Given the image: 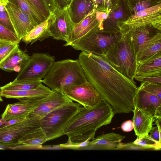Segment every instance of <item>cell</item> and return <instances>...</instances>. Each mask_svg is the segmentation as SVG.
Instances as JSON below:
<instances>
[{"instance_id":"6da1fadb","label":"cell","mask_w":161,"mask_h":161,"mask_svg":"<svg viewBox=\"0 0 161 161\" xmlns=\"http://www.w3.org/2000/svg\"><path fill=\"white\" fill-rule=\"evenodd\" d=\"M78 60L87 80L115 114L133 112L137 88L134 80L117 70L104 55L82 51Z\"/></svg>"},{"instance_id":"7a4b0ae2","label":"cell","mask_w":161,"mask_h":161,"mask_svg":"<svg viewBox=\"0 0 161 161\" xmlns=\"http://www.w3.org/2000/svg\"><path fill=\"white\" fill-rule=\"evenodd\" d=\"M114 114L111 106L104 99L92 107H83L64 129L63 134L68 139L62 146L75 147L80 143L93 140L96 130L110 124Z\"/></svg>"},{"instance_id":"3957f363","label":"cell","mask_w":161,"mask_h":161,"mask_svg":"<svg viewBox=\"0 0 161 161\" xmlns=\"http://www.w3.org/2000/svg\"><path fill=\"white\" fill-rule=\"evenodd\" d=\"M88 81L78 59L54 62L42 82L52 90L62 93L65 88Z\"/></svg>"},{"instance_id":"277c9868","label":"cell","mask_w":161,"mask_h":161,"mask_svg":"<svg viewBox=\"0 0 161 161\" xmlns=\"http://www.w3.org/2000/svg\"><path fill=\"white\" fill-rule=\"evenodd\" d=\"M114 43L104 56L110 64L124 75L134 80L137 62L136 54L125 33Z\"/></svg>"},{"instance_id":"5b68a950","label":"cell","mask_w":161,"mask_h":161,"mask_svg":"<svg viewBox=\"0 0 161 161\" xmlns=\"http://www.w3.org/2000/svg\"><path fill=\"white\" fill-rule=\"evenodd\" d=\"M82 107L78 103H69L53 110L41 119V127L47 141L64 135V129Z\"/></svg>"},{"instance_id":"8992f818","label":"cell","mask_w":161,"mask_h":161,"mask_svg":"<svg viewBox=\"0 0 161 161\" xmlns=\"http://www.w3.org/2000/svg\"><path fill=\"white\" fill-rule=\"evenodd\" d=\"M121 31L104 32L94 31L71 46L75 49L105 55L110 47L121 38Z\"/></svg>"},{"instance_id":"52a82bcc","label":"cell","mask_w":161,"mask_h":161,"mask_svg":"<svg viewBox=\"0 0 161 161\" xmlns=\"http://www.w3.org/2000/svg\"><path fill=\"white\" fill-rule=\"evenodd\" d=\"M55 58L48 54L34 53L19 73L14 82L42 80L55 62Z\"/></svg>"},{"instance_id":"ba28073f","label":"cell","mask_w":161,"mask_h":161,"mask_svg":"<svg viewBox=\"0 0 161 161\" xmlns=\"http://www.w3.org/2000/svg\"><path fill=\"white\" fill-rule=\"evenodd\" d=\"M40 120L28 117L13 124L0 127V145L18 146L19 140L26 135L41 128Z\"/></svg>"},{"instance_id":"9c48e42d","label":"cell","mask_w":161,"mask_h":161,"mask_svg":"<svg viewBox=\"0 0 161 161\" xmlns=\"http://www.w3.org/2000/svg\"><path fill=\"white\" fill-rule=\"evenodd\" d=\"M109 12L94 11L76 25L64 46H71L81 38L97 31H103V22Z\"/></svg>"},{"instance_id":"30bf717a","label":"cell","mask_w":161,"mask_h":161,"mask_svg":"<svg viewBox=\"0 0 161 161\" xmlns=\"http://www.w3.org/2000/svg\"><path fill=\"white\" fill-rule=\"evenodd\" d=\"M48 18L52 37L67 42L75 26L70 17L68 7L62 9L56 7Z\"/></svg>"},{"instance_id":"8fae6325","label":"cell","mask_w":161,"mask_h":161,"mask_svg":"<svg viewBox=\"0 0 161 161\" xmlns=\"http://www.w3.org/2000/svg\"><path fill=\"white\" fill-rule=\"evenodd\" d=\"M62 93L73 101L86 107L93 106L103 99L88 81L79 85L70 86L64 89Z\"/></svg>"},{"instance_id":"7c38bea8","label":"cell","mask_w":161,"mask_h":161,"mask_svg":"<svg viewBox=\"0 0 161 161\" xmlns=\"http://www.w3.org/2000/svg\"><path fill=\"white\" fill-rule=\"evenodd\" d=\"M48 95L20 98L18 99L19 102L8 104L2 114V119L8 121L26 118L31 112L47 98Z\"/></svg>"},{"instance_id":"4fadbf2b","label":"cell","mask_w":161,"mask_h":161,"mask_svg":"<svg viewBox=\"0 0 161 161\" xmlns=\"http://www.w3.org/2000/svg\"><path fill=\"white\" fill-rule=\"evenodd\" d=\"M161 24V3L137 12L121 23L120 31L126 34L143 25Z\"/></svg>"},{"instance_id":"5bb4252c","label":"cell","mask_w":161,"mask_h":161,"mask_svg":"<svg viewBox=\"0 0 161 161\" xmlns=\"http://www.w3.org/2000/svg\"><path fill=\"white\" fill-rule=\"evenodd\" d=\"M6 8L17 35L22 38L37 25L16 4L8 1Z\"/></svg>"},{"instance_id":"9a60e30c","label":"cell","mask_w":161,"mask_h":161,"mask_svg":"<svg viewBox=\"0 0 161 161\" xmlns=\"http://www.w3.org/2000/svg\"><path fill=\"white\" fill-rule=\"evenodd\" d=\"M135 107L153 117L161 119V98L145 90L141 85L137 87Z\"/></svg>"},{"instance_id":"2e32d148","label":"cell","mask_w":161,"mask_h":161,"mask_svg":"<svg viewBox=\"0 0 161 161\" xmlns=\"http://www.w3.org/2000/svg\"><path fill=\"white\" fill-rule=\"evenodd\" d=\"M72 102V100L63 93L53 91L49 95L47 98L31 112L27 117H33L40 120L53 110Z\"/></svg>"},{"instance_id":"e0dca14e","label":"cell","mask_w":161,"mask_h":161,"mask_svg":"<svg viewBox=\"0 0 161 161\" xmlns=\"http://www.w3.org/2000/svg\"><path fill=\"white\" fill-rule=\"evenodd\" d=\"M161 33V24H150L140 26L126 34L136 54L139 46Z\"/></svg>"},{"instance_id":"ac0fdd59","label":"cell","mask_w":161,"mask_h":161,"mask_svg":"<svg viewBox=\"0 0 161 161\" xmlns=\"http://www.w3.org/2000/svg\"><path fill=\"white\" fill-rule=\"evenodd\" d=\"M123 0H120L117 6L112 9L103 22V30L104 32L120 31L121 23L129 17Z\"/></svg>"},{"instance_id":"d6986e66","label":"cell","mask_w":161,"mask_h":161,"mask_svg":"<svg viewBox=\"0 0 161 161\" xmlns=\"http://www.w3.org/2000/svg\"><path fill=\"white\" fill-rule=\"evenodd\" d=\"M125 137L114 132L103 134L90 141L87 147L98 150H118Z\"/></svg>"},{"instance_id":"ffe728a7","label":"cell","mask_w":161,"mask_h":161,"mask_svg":"<svg viewBox=\"0 0 161 161\" xmlns=\"http://www.w3.org/2000/svg\"><path fill=\"white\" fill-rule=\"evenodd\" d=\"M30 56L18 46L9 56L0 64V69L8 72L19 73L24 67Z\"/></svg>"},{"instance_id":"44dd1931","label":"cell","mask_w":161,"mask_h":161,"mask_svg":"<svg viewBox=\"0 0 161 161\" xmlns=\"http://www.w3.org/2000/svg\"><path fill=\"white\" fill-rule=\"evenodd\" d=\"M133 112V129L137 137H142L149 135L155 119L136 107Z\"/></svg>"},{"instance_id":"7402d4cb","label":"cell","mask_w":161,"mask_h":161,"mask_svg":"<svg viewBox=\"0 0 161 161\" xmlns=\"http://www.w3.org/2000/svg\"><path fill=\"white\" fill-rule=\"evenodd\" d=\"M68 9L70 18L75 25L95 11L91 0H72Z\"/></svg>"},{"instance_id":"603a6c76","label":"cell","mask_w":161,"mask_h":161,"mask_svg":"<svg viewBox=\"0 0 161 161\" xmlns=\"http://www.w3.org/2000/svg\"><path fill=\"white\" fill-rule=\"evenodd\" d=\"M53 91L41 83L36 89L22 91H2L1 95L2 97L19 99L39 97L45 96L51 93Z\"/></svg>"},{"instance_id":"cb8c5ba5","label":"cell","mask_w":161,"mask_h":161,"mask_svg":"<svg viewBox=\"0 0 161 161\" xmlns=\"http://www.w3.org/2000/svg\"><path fill=\"white\" fill-rule=\"evenodd\" d=\"M161 52V33L140 45L136 54L137 64L154 54Z\"/></svg>"},{"instance_id":"d4e9b609","label":"cell","mask_w":161,"mask_h":161,"mask_svg":"<svg viewBox=\"0 0 161 161\" xmlns=\"http://www.w3.org/2000/svg\"><path fill=\"white\" fill-rule=\"evenodd\" d=\"M50 22L48 18L45 21L38 24L21 39L26 45H31L38 41H42L52 37L50 29Z\"/></svg>"},{"instance_id":"484cf974","label":"cell","mask_w":161,"mask_h":161,"mask_svg":"<svg viewBox=\"0 0 161 161\" xmlns=\"http://www.w3.org/2000/svg\"><path fill=\"white\" fill-rule=\"evenodd\" d=\"M161 72V52L141 61L137 64L136 75Z\"/></svg>"},{"instance_id":"4316f807","label":"cell","mask_w":161,"mask_h":161,"mask_svg":"<svg viewBox=\"0 0 161 161\" xmlns=\"http://www.w3.org/2000/svg\"><path fill=\"white\" fill-rule=\"evenodd\" d=\"M47 141L46 135L41 128L31 132L20 139L18 145L25 147H39Z\"/></svg>"},{"instance_id":"83f0119b","label":"cell","mask_w":161,"mask_h":161,"mask_svg":"<svg viewBox=\"0 0 161 161\" xmlns=\"http://www.w3.org/2000/svg\"><path fill=\"white\" fill-rule=\"evenodd\" d=\"M129 16L161 3V0H123Z\"/></svg>"},{"instance_id":"f1b7e54d","label":"cell","mask_w":161,"mask_h":161,"mask_svg":"<svg viewBox=\"0 0 161 161\" xmlns=\"http://www.w3.org/2000/svg\"><path fill=\"white\" fill-rule=\"evenodd\" d=\"M8 1L17 5L21 10L37 25L44 21L47 19L36 11L26 0H8Z\"/></svg>"},{"instance_id":"f546056e","label":"cell","mask_w":161,"mask_h":161,"mask_svg":"<svg viewBox=\"0 0 161 161\" xmlns=\"http://www.w3.org/2000/svg\"><path fill=\"white\" fill-rule=\"evenodd\" d=\"M42 80L10 82L1 87L2 91H22L37 88L42 83Z\"/></svg>"},{"instance_id":"4dcf8cb0","label":"cell","mask_w":161,"mask_h":161,"mask_svg":"<svg viewBox=\"0 0 161 161\" xmlns=\"http://www.w3.org/2000/svg\"><path fill=\"white\" fill-rule=\"evenodd\" d=\"M132 142L137 146L139 150H159L161 149V143L152 139L149 135L142 137H137Z\"/></svg>"},{"instance_id":"1f68e13d","label":"cell","mask_w":161,"mask_h":161,"mask_svg":"<svg viewBox=\"0 0 161 161\" xmlns=\"http://www.w3.org/2000/svg\"><path fill=\"white\" fill-rule=\"evenodd\" d=\"M96 11L110 12L118 5L120 0H91Z\"/></svg>"},{"instance_id":"d6a6232c","label":"cell","mask_w":161,"mask_h":161,"mask_svg":"<svg viewBox=\"0 0 161 161\" xmlns=\"http://www.w3.org/2000/svg\"><path fill=\"white\" fill-rule=\"evenodd\" d=\"M6 3L0 0V24L17 35L7 11Z\"/></svg>"},{"instance_id":"836d02e7","label":"cell","mask_w":161,"mask_h":161,"mask_svg":"<svg viewBox=\"0 0 161 161\" xmlns=\"http://www.w3.org/2000/svg\"><path fill=\"white\" fill-rule=\"evenodd\" d=\"M19 44L16 43L0 42V64L19 45Z\"/></svg>"},{"instance_id":"e575fe53","label":"cell","mask_w":161,"mask_h":161,"mask_svg":"<svg viewBox=\"0 0 161 161\" xmlns=\"http://www.w3.org/2000/svg\"><path fill=\"white\" fill-rule=\"evenodd\" d=\"M21 40L16 35L0 24V42L19 43Z\"/></svg>"},{"instance_id":"d590c367","label":"cell","mask_w":161,"mask_h":161,"mask_svg":"<svg viewBox=\"0 0 161 161\" xmlns=\"http://www.w3.org/2000/svg\"><path fill=\"white\" fill-rule=\"evenodd\" d=\"M32 7L37 12L48 18L51 12L43 0H26Z\"/></svg>"},{"instance_id":"8d00e7d4","label":"cell","mask_w":161,"mask_h":161,"mask_svg":"<svg viewBox=\"0 0 161 161\" xmlns=\"http://www.w3.org/2000/svg\"><path fill=\"white\" fill-rule=\"evenodd\" d=\"M141 85L145 90L161 98V84L149 82H142Z\"/></svg>"},{"instance_id":"74e56055","label":"cell","mask_w":161,"mask_h":161,"mask_svg":"<svg viewBox=\"0 0 161 161\" xmlns=\"http://www.w3.org/2000/svg\"><path fill=\"white\" fill-rule=\"evenodd\" d=\"M154 122L156 126H152L149 132V136L152 139L161 143V119H155Z\"/></svg>"},{"instance_id":"f35d334b","label":"cell","mask_w":161,"mask_h":161,"mask_svg":"<svg viewBox=\"0 0 161 161\" xmlns=\"http://www.w3.org/2000/svg\"><path fill=\"white\" fill-rule=\"evenodd\" d=\"M134 79L141 82H149L161 84V76L153 75H136Z\"/></svg>"},{"instance_id":"ab89813d","label":"cell","mask_w":161,"mask_h":161,"mask_svg":"<svg viewBox=\"0 0 161 161\" xmlns=\"http://www.w3.org/2000/svg\"><path fill=\"white\" fill-rule=\"evenodd\" d=\"M121 128L123 131L125 132L132 131L134 128L132 121L129 120L125 121L121 124Z\"/></svg>"},{"instance_id":"60d3db41","label":"cell","mask_w":161,"mask_h":161,"mask_svg":"<svg viewBox=\"0 0 161 161\" xmlns=\"http://www.w3.org/2000/svg\"><path fill=\"white\" fill-rule=\"evenodd\" d=\"M72 0H54L56 7L63 9L67 7Z\"/></svg>"},{"instance_id":"b9f144b4","label":"cell","mask_w":161,"mask_h":161,"mask_svg":"<svg viewBox=\"0 0 161 161\" xmlns=\"http://www.w3.org/2000/svg\"><path fill=\"white\" fill-rule=\"evenodd\" d=\"M46 6L51 12L56 7L54 0H43Z\"/></svg>"},{"instance_id":"7bdbcfd3","label":"cell","mask_w":161,"mask_h":161,"mask_svg":"<svg viewBox=\"0 0 161 161\" xmlns=\"http://www.w3.org/2000/svg\"><path fill=\"white\" fill-rule=\"evenodd\" d=\"M2 90L1 88V87H0V102L3 101V99L2 98V97L1 96V92Z\"/></svg>"},{"instance_id":"ee69618b","label":"cell","mask_w":161,"mask_h":161,"mask_svg":"<svg viewBox=\"0 0 161 161\" xmlns=\"http://www.w3.org/2000/svg\"><path fill=\"white\" fill-rule=\"evenodd\" d=\"M5 3H7L8 1V0H0Z\"/></svg>"}]
</instances>
